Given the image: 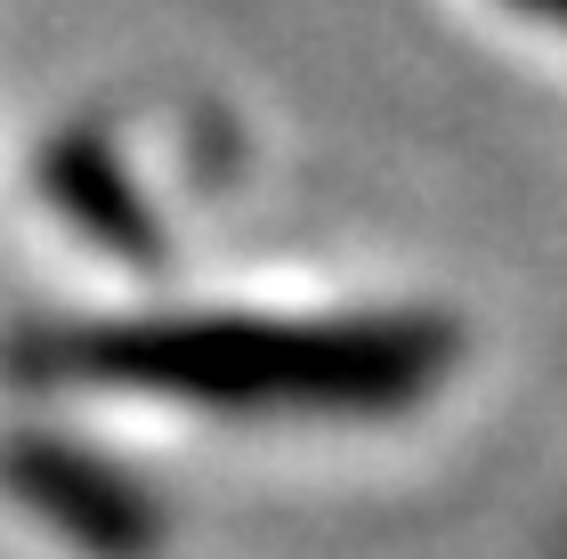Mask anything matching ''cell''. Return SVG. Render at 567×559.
<instances>
[{
  "mask_svg": "<svg viewBox=\"0 0 567 559\" xmlns=\"http://www.w3.org/2000/svg\"><path fill=\"white\" fill-rule=\"evenodd\" d=\"M454 365V324L437 317H146V324H58L24 333V381H82V390H146L227 405V414H398L437 390Z\"/></svg>",
  "mask_w": 567,
  "mask_h": 559,
  "instance_id": "obj_1",
  "label": "cell"
},
{
  "mask_svg": "<svg viewBox=\"0 0 567 559\" xmlns=\"http://www.w3.org/2000/svg\"><path fill=\"white\" fill-rule=\"evenodd\" d=\"M0 487L90 559H154L163 551V511H154V495L138 478L90 446L49 438V429H17L0 446Z\"/></svg>",
  "mask_w": 567,
  "mask_h": 559,
  "instance_id": "obj_2",
  "label": "cell"
},
{
  "mask_svg": "<svg viewBox=\"0 0 567 559\" xmlns=\"http://www.w3.org/2000/svg\"><path fill=\"white\" fill-rule=\"evenodd\" d=\"M41 195L58 203L65 227H82L97 251H114V260H131V268L163 260V219L146 211V195L131 187L122 155L97 131H58L41 146Z\"/></svg>",
  "mask_w": 567,
  "mask_h": 559,
  "instance_id": "obj_3",
  "label": "cell"
},
{
  "mask_svg": "<svg viewBox=\"0 0 567 559\" xmlns=\"http://www.w3.org/2000/svg\"><path fill=\"white\" fill-rule=\"evenodd\" d=\"M519 9H535V17H551V24H567V0H519Z\"/></svg>",
  "mask_w": 567,
  "mask_h": 559,
  "instance_id": "obj_4",
  "label": "cell"
}]
</instances>
